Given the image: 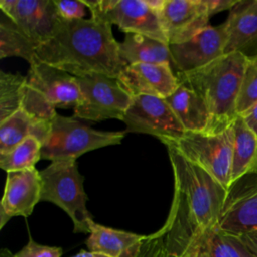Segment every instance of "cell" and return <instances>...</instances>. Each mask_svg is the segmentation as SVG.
I'll use <instances>...</instances> for the list:
<instances>
[{"label": "cell", "instance_id": "7", "mask_svg": "<svg viewBox=\"0 0 257 257\" xmlns=\"http://www.w3.org/2000/svg\"><path fill=\"white\" fill-rule=\"evenodd\" d=\"M81 98L74 109V117L100 121L108 118L122 119L133 101L117 78L93 73L75 76Z\"/></svg>", "mask_w": 257, "mask_h": 257}, {"label": "cell", "instance_id": "14", "mask_svg": "<svg viewBox=\"0 0 257 257\" xmlns=\"http://www.w3.org/2000/svg\"><path fill=\"white\" fill-rule=\"evenodd\" d=\"M40 195L41 178L35 168L7 172L0 205V229L12 217L30 216Z\"/></svg>", "mask_w": 257, "mask_h": 257}, {"label": "cell", "instance_id": "12", "mask_svg": "<svg viewBox=\"0 0 257 257\" xmlns=\"http://www.w3.org/2000/svg\"><path fill=\"white\" fill-rule=\"evenodd\" d=\"M159 16L169 44L189 40L210 25L211 18L205 0H165Z\"/></svg>", "mask_w": 257, "mask_h": 257}, {"label": "cell", "instance_id": "15", "mask_svg": "<svg viewBox=\"0 0 257 257\" xmlns=\"http://www.w3.org/2000/svg\"><path fill=\"white\" fill-rule=\"evenodd\" d=\"M116 78L133 97L148 94L166 98L179 86V79L173 67L167 63L126 65Z\"/></svg>", "mask_w": 257, "mask_h": 257}, {"label": "cell", "instance_id": "29", "mask_svg": "<svg viewBox=\"0 0 257 257\" xmlns=\"http://www.w3.org/2000/svg\"><path fill=\"white\" fill-rule=\"evenodd\" d=\"M62 253V248L38 244L31 236H29L27 244L13 255L7 249L1 250V255L4 257H61Z\"/></svg>", "mask_w": 257, "mask_h": 257}, {"label": "cell", "instance_id": "30", "mask_svg": "<svg viewBox=\"0 0 257 257\" xmlns=\"http://www.w3.org/2000/svg\"><path fill=\"white\" fill-rule=\"evenodd\" d=\"M137 257H174L168 251L164 237L157 231L151 235H147V238L142 244L140 252Z\"/></svg>", "mask_w": 257, "mask_h": 257}, {"label": "cell", "instance_id": "2", "mask_svg": "<svg viewBox=\"0 0 257 257\" xmlns=\"http://www.w3.org/2000/svg\"><path fill=\"white\" fill-rule=\"evenodd\" d=\"M36 57L73 76L99 73L116 78L125 66L111 24L93 15L61 19L53 35L37 48Z\"/></svg>", "mask_w": 257, "mask_h": 257}, {"label": "cell", "instance_id": "9", "mask_svg": "<svg viewBox=\"0 0 257 257\" xmlns=\"http://www.w3.org/2000/svg\"><path fill=\"white\" fill-rule=\"evenodd\" d=\"M121 120L126 132L149 134L163 144L176 142L186 134L166 99L155 95L134 96Z\"/></svg>", "mask_w": 257, "mask_h": 257}, {"label": "cell", "instance_id": "26", "mask_svg": "<svg viewBox=\"0 0 257 257\" xmlns=\"http://www.w3.org/2000/svg\"><path fill=\"white\" fill-rule=\"evenodd\" d=\"M26 76L0 72V122L21 108Z\"/></svg>", "mask_w": 257, "mask_h": 257}, {"label": "cell", "instance_id": "1", "mask_svg": "<svg viewBox=\"0 0 257 257\" xmlns=\"http://www.w3.org/2000/svg\"><path fill=\"white\" fill-rule=\"evenodd\" d=\"M167 148L174 173V197L168 218L158 231L174 256L191 239L219 226L229 191L173 146Z\"/></svg>", "mask_w": 257, "mask_h": 257}, {"label": "cell", "instance_id": "36", "mask_svg": "<svg viewBox=\"0 0 257 257\" xmlns=\"http://www.w3.org/2000/svg\"><path fill=\"white\" fill-rule=\"evenodd\" d=\"M1 257H4V256H3V255H1Z\"/></svg>", "mask_w": 257, "mask_h": 257}, {"label": "cell", "instance_id": "31", "mask_svg": "<svg viewBox=\"0 0 257 257\" xmlns=\"http://www.w3.org/2000/svg\"><path fill=\"white\" fill-rule=\"evenodd\" d=\"M58 15L64 20H77L82 19L85 14L86 5L83 0L80 1H67V0H54Z\"/></svg>", "mask_w": 257, "mask_h": 257}, {"label": "cell", "instance_id": "18", "mask_svg": "<svg viewBox=\"0 0 257 257\" xmlns=\"http://www.w3.org/2000/svg\"><path fill=\"white\" fill-rule=\"evenodd\" d=\"M174 257H255L242 240L219 227L208 230L182 247Z\"/></svg>", "mask_w": 257, "mask_h": 257}, {"label": "cell", "instance_id": "27", "mask_svg": "<svg viewBox=\"0 0 257 257\" xmlns=\"http://www.w3.org/2000/svg\"><path fill=\"white\" fill-rule=\"evenodd\" d=\"M21 109L32 118L44 122H51L57 114L55 106H53L40 92L30 87L27 82L24 89Z\"/></svg>", "mask_w": 257, "mask_h": 257}, {"label": "cell", "instance_id": "3", "mask_svg": "<svg viewBox=\"0 0 257 257\" xmlns=\"http://www.w3.org/2000/svg\"><path fill=\"white\" fill-rule=\"evenodd\" d=\"M248 59L239 52L222 55L196 70L176 73L178 79L191 87L204 100L210 115L206 134H219L237 118V98Z\"/></svg>", "mask_w": 257, "mask_h": 257}, {"label": "cell", "instance_id": "28", "mask_svg": "<svg viewBox=\"0 0 257 257\" xmlns=\"http://www.w3.org/2000/svg\"><path fill=\"white\" fill-rule=\"evenodd\" d=\"M257 103V59L248 60L240 91L237 98L236 111L239 116L246 113Z\"/></svg>", "mask_w": 257, "mask_h": 257}, {"label": "cell", "instance_id": "20", "mask_svg": "<svg viewBox=\"0 0 257 257\" xmlns=\"http://www.w3.org/2000/svg\"><path fill=\"white\" fill-rule=\"evenodd\" d=\"M186 133H207L210 124L208 108L191 87L179 80V86L165 98Z\"/></svg>", "mask_w": 257, "mask_h": 257}, {"label": "cell", "instance_id": "6", "mask_svg": "<svg viewBox=\"0 0 257 257\" xmlns=\"http://www.w3.org/2000/svg\"><path fill=\"white\" fill-rule=\"evenodd\" d=\"M177 149L185 158L200 166L228 191L234 145L233 124L219 134L186 133L180 140L164 144Z\"/></svg>", "mask_w": 257, "mask_h": 257}, {"label": "cell", "instance_id": "4", "mask_svg": "<svg viewBox=\"0 0 257 257\" xmlns=\"http://www.w3.org/2000/svg\"><path fill=\"white\" fill-rule=\"evenodd\" d=\"M40 201L50 202L62 209L73 223L75 233H89L92 217L86 208L87 195L83 189V176L75 161L52 162L40 171Z\"/></svg>", "mask_w": 257, "mask_h": 257}, {"label": "cell", "instance_id": "5", "mask_svg": "<svg viewBox=\"0 0 257 257\" xmlns=\"http://www.w3.org/2000/svg\"><path fill=\"white\" fill-rule=\"evenodd\" d=\"M124 135L125 132L97 131L72 117L57 113L42 143L41 159L51 163L75 161L89 151L120 144Z\"/></svg>", "mask_w": 257, "mask_h": 257}, {"label": "cell", "instance_id": "34", "mask_svg": "<svg viewBox=\"0 0 257 257\" xmlns=\"http://www.w3.org/2000/svg\"><path fill=\"white\" fill-rule=\"evenodd\" d=\"M241 116L243 117L248 127L257 136V103Z\"/></svg>", "mask_w": 257, "mask_h": 257}, {"label": "cell", "instance_id": "24", "mask_svg": "<svg viewBox=\"0 0 257 257\" xmlns=\"http://www.w3.org/2000/svg\"><path fill=\"white\" fill-rule=\"evenodd\" d=\"M39 47L28 38L17 25L1 11L0 15V57L18 56L31 64L36 59V50Z\"/></svg>", "mask_w": 257, "mask_h": 257}, {"label": "cell", "instance_id": "16", "mask_svg": "<svg viewBox=\"0 0 257 257\" xmlns=\"http://www.w3.org/2000/svg\"><path fill=\"white\" fill-rule=\"evenodd\" d=\"M27 84L55 107H75L81 94L75 76L36 59L26 75Z\"/></svg>", "mask_w": 257, "mask_h": 257}, {"label": "cell", "instance_id": "23", "mask_svg": "<svg viewBox=\"0 0 257 257\" xmlns=\"http://www.w3.org/2000/svg\"><path fill=\"white\" fill-rule=\"evenodd\" d=\"M50 123L38 121L20 108L0 122V155L6 154L28 137H34L42 144L48 136Z\"/></svg>", "mask_w": 257, "mask_h": 257}, {"label": "cell", "instance_id": "11", "mask_svg": "<svg viewBox=\"0 0 257 257\" xmlns=\"http://www.w3.org/2000/svg\"><path fill=\"white\" fill-rule=\"evenodd\" d=\"M226 26L208 25L187 41L169 44L173 69L183 73L201 68L224 55L226 45Z\"/></svg>", "mask_w": 257, "mask_h": 257}, {"label": "cell", "instance_id": "32", "mask_svg": "<svg viewBox=\"0 0 257 257\" xmlns=\"http://www.w3.org/2000/svg\"><path fill=\"white\" fill-rule=\"evenodd\" d=\"M239 0H205L210 16L224 10H231Z\"/></svg>", "mask_w": 257, "mask_h": 257}, {"label": "cell", "instance_id": "35", "mask_svg": "<svg viewBox=\"0 0 257 257\" xmlns=\"http://www.w3.org/2000/svg\"><path fill=\"white\" fill-rule=\"evenodd\" d=\"M72 257H107V256H104V255H101V254H98L95 252H91L89 250H87V251L80 250L76 255H74Z\"/></svg>", "mask_w": 257, "mask_h": 257}, {"label": "cell", "instance_id": "17", "mask_svg": "<svg viewBox=\"0 0 257 257\" xmlns=\"http://www.w3.org/2000/svg\"><path fill=\"white\" fill-rule=\"evenodd\" d=\"M224 54L239 52L248 60L257 59V0H239L224 22Z\"/></svg>", "mask_w": 257, "mask_h": 257}, {"label": "cell", "instance_id": "13", "mask_svg": "<svg viewBox=\"0 0 257 257\" xmlns=\"http://www.w3.org/2000/svg\"><path fill=\"white\" fill-rule=\"evenodd\" d=\"M218 227L235 236L257 229V175L246 176L230 188Z\"/></svg>", "mask_w": 257, "mask_h": 257}, {"label": "cell", "instance_id": "10", "mask_svg": "<svg viewBox=\"0 0 257 257\" xmlns=\"http://www.w3.org/2000/svg\"><path fill=\"white\" fill-rule=\"evenodd\" d=\"M0 10L39 46L53 35L62 19L54 0H1Z\"/></svg>", "mask_w": 257, "mask_h": 257}, {"label": "cell", "instance_id": "22", "mask_svg": "<svg viewBox=\"0 0 257 257\" xmlns=\"http://www.w3.org/2000/svg\"><path fill=\"white\" fill-rule=\"evenodd\" d=\"M119 56L125 66L137 63H167L173 67L169 44L144 34L126 33L119 43Z\"/></svg>", "mask_w": 257, "mask_h": 257}, {"label": "cell", "instance_id": "19", "mask_svg": "<svg viewBox=\"0 0 257 257\" xmlns=\"http://www.w3.org/2000/svg\"><path fill=\"white\" fill-rule=\"evenodd\" d=\"M147 235L136 234L89 223V233L85 240L87 249L107 257H137Z\"/></svg>", "mask_w": 257, "mask_h": 257}, {"label": "cell", "instance_id": "21", "mask_svg": "<svg viewBox=\"0 0 257 257\" xmlns=\"http://www.w3.org/2000/svg\"><path fill=\"white\" fill-rule=\"evenodd\" d=\"M233 130L231 187L246 176L257 175V136L239 115L233 123Z\"/></svg>", "mask_w": 257, "mask_h": 257}, {"label": "cell", "instance_id": "25", "mask_svg": "<svg viewBox=\"0 0 257 257\" xmlns=\"http://www.w3.org/2000/svg\"><path fill=\"white\" fill-rule=\"evenodd\" d=\"M41 142L28 137L6 154L0 155V167L7 172L34 168L41 159Z\"/></svg>", "mask_w": 257, "mask_h": 257}, {"label": "cell", "instance_id": "8", "mask_svg": "<svg viewBox=\"0 0 257 257\" xmlns=\"http://www.w3.org/2000/svg\"><path fill=\"white\" fill-rule=\"evenodd\" d=\"M91 15L115 24L126 33L144 34L168 43L159 13L146 0H83ZM169 44V43H168Z\"/></svg>", "mask_w": 257, "mask_h": 257}, {"label": "cell", "instance_id": "33", "mask_svg": "<svg viewBox=\"0 0 257 257\" xmlns=\"http://www.w3.org/2000/svg\"><path fill=\"white\" fill-rule=\"evenodd\" d=\"M238 237L242 240V242L246 245L250 252L255 257H257V229L246 232Z\"/></svg>", "mask_w": 257, "mask_h": 257}]
</instances>
